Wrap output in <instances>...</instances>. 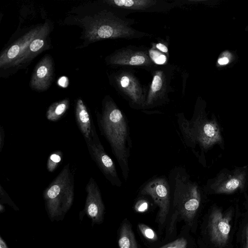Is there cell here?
<instances>
[{"label": "cell", "mask_w": 248, "mask_h": 248, "mask_svg": "<svg viewBox=\"0 0 248 248\" xmlns=\"http://www.w3.org/2000/svg\"><path fill=\"white\" fill-rule=\"evenodd\" d=\"M96 116L100 131L109 144L126 181L132 145L125 116L111 97L107 96L103 101L102 113Z\"/></svg>", "instance_id": "obj_1"}, {"label": "cell", "mask_w": 248, "mask_h": 248, "mask_svg": "<svg viewBox=\"0 0 248 248\" xmlns=\"http://www.w3.org/2000/svg\"><path fill=\"white\" fill-rule=\"evenodd\" d=\"M85 38L90 43L103 39H135L150 37L152 34L138 31L132 25L135 21L119 11L104 9L91 17L82 19Z\"/></svg>", "instance_id": "obj_2"}, {"label": "cell", "mask_w": 248, "mask_h": 248, "mask_svg": "<svg viewBox=\"0 0 248 248\" xmlns=\"http://www.w3.org/2000/svg\"><path fill=\"white\" fill-rule=\"evenodd\" d=\"M45 209L51 222L62 221L74 199V177L69 165L65 166L43 193Z\"/></svg>", "instance_id": "obj_3"}, {"label": "cell", "mask_w": 248, "mask_h": 248, "mask_svg": "<svg viewBox=\"0 0 248 248\" xmlns=\"http://www.w3.org/2000/svg\"><path fill=\"white\" fill-rule=\"evenodd\" d=\"M170 177L174 188L173 207L176 214L191 225L201 202L198 186L189 179L184 169H174Z\"/></svg>", "instance_id": "obj_4"}, {"label": "cell", "mask_w": 248, "mask_h": 248, "mask_svg": "<svg viewBox=\"0 0 248 248\" xmlns=\"http://www.w3.org/2000/svg\"><path fill=\"white\" fill-rule=\"evenodd\" d=\"M178 123L184 141L188 146L198 144L204 149L222 141L221 132L217 122L199 113L187 120L183 113L177 114Z\"/></svg>", "instance_id": "obj_5"}, {"label": "cell", "mask_w": 248, "mask_h": 248, "mask_svg": "<svg viewBox=\"0 0 248 248\" xmlns=\"http://www.w3.org/2000/svg\"><path fill=\"white\" fill-rule=\"evenodd\" d=\"M175 67L170 64L156 65L151 71L152 79L148 90L144 109L162 105L169 101L172 92L170 83Z\"/></svg>", "instance_id": "obj_6"}, {"label": "cell", "mask_w": 248, "mask_h": 248, "mask_svg": "<svg viewBox=\"0 0 248 248\" xmlns=\"http://www.w3.org/2000/svg\"><path fill=\"white\" fill-rule=\"evenodd\" d=\"M111 84L134 108L144 109L147 89L131 71L121 69L110 76Z\"/></svg>", "instance_id": "obj_7"}, {"label": "cell", "mask_w": 248, "mask_h": 248, "mask_svg": "<svg viewBox=\"0 0 248 248\" xmlns=\"http://www.w3.org/2000/svg\"><path fill=\"white\" fill-rule=\"evenodd\" d=\"M106 63L113 67H132L151 71L156 65L144 47L128 46L116 50L107 56Z\"/></svg>", "instance_id": "obj_8"}, {"label": "cell", "mask_w": 248, "mask_h": 248, "mask_svg": "<svg viewBox=\"0 0 248 248\" xmlns=\"http://www.w3.org/2000/svg\"><path fill=\"white\" fill-rule=\"evenodd\" d=\"M104 2L126 16L132 12L168 13L177 7L175 1L165 0H106Z\"/></svg>", "instance_id": "obj_9"}, {"label": "cell", "mask_w": 248, "mask_h": 248, "mask_svg": "<svg viewBox=\"0 0 248 248\" xmlns=\"http://www.w3.org/2000/svg\"><path fill=\"white\" fill-rule=\"evenodd\" d=\"M84 140L92 158L105 177L112 185L121 186L122 182L118 175L115 164L105 152L95 127L93 130L91 139Z\"/></svg>", "instance_id": "obj_10"}, {"label": "cell", "mask_w": 248, "mask_h": 248, "mask_svg": "<svg viewBox=\"0 0 248 248\" xmlns=\"http://www.w3.org/2000/svg\"><path fill=\"white\" fill-rule=\"evenodd\" d=\"M140 193L150 196L158 206V221L162 225L166 221L170 208V188L167 180L163 177L153 179L143 186Z\"/></svg>", "instance_id": "obj_11"}, {"label": "cell", "mask_w": 248, "mask_h": 248, "mask_svg": "<svg viewBox=\"0 0 248 248\" xmlns=\"http://www.w3.org/2000/svg\"><path fill=\"white\" fill-rule=\"evenodd\" d=\"M231 213H223L217 208L212 211L208 229L210 239L216 246L222 248L227 244L231 231Z\"/></svg>", "instance_id": "obj_12"}, {"label": "cell", "mask_w": 248, "mask_h": 248, "mask_svg": "<svg viewBox=\"0 0 248 248\" xmlns=\"http://www.w3.org/2000/svg\"><path fill=\"white\" fill-rule=\"evenodd\" d=\"M84 213L92 220V224H100L104 220L105 206L99 188L94 179L91 177L86 186Z\"/></svg>", "instance_id": "obj_13"}, {"label": "cell", "mask_w": 248, "mask_h": 248, "mask_svg": "<svg viewBox=\"0 0 248 248\" xmlns=\"http://www.w3.org/2000/svg\"><path fill=\"white\" fill-rule=\"evenodd\" d=\"M43 25L36 27L5 49L0 56V68L11 67L41 31Z\"/></svg>", "instance_id": "obj_14"}, {"label": "cell", "mask_w": 248, "mask_h": 248, "mask_svg": "<svg viewBox=\"0 0 248 248\" xmlns=\"http://www.w3.org/2000/svg\"><path fill=\"white\" fill-rule=\"evenodd\" d=\"M246 178L245 169H235L232 172L220 174L212 184L211 188L217 193H232L245 187Z\"/></svg>", "instance_id": "obj_15"}, {"label": "cell", "mask_w": 248, "mask_h": 248, "mask_svg": "<svg viewBox=\"0 0 248 248\" xmlns=\"http://www.w3.org/2000/svg\"><path fill=\"white\" fill-rule=\"evenodd\" d=\"M49 33L50 27L47 23H45L37 36L31 41L12 66L23 68L27 66L38 54L46 49L49 46Z\"/></svg>", "instance_id": "obj_16"}, {"label": "cell", "mask_w": 248, "mask_h": 248, "mask_svg": "<svg viewBox=\"0 0 248 248\" xmlns=\"http://www.w3.org/2000/svg\"><path fill=\"white\" fill-rule=\"evenodd\" d=\"M54 77V67L49 55L44 57L36 65L31 76L30 85L37 91H44L51 85Z\"/></svg>", "instance_id": "obj_17"}, {"label": "cell", "mask_w": 248, "mask_h": 248, "mask_svg": "<svg viewBox=\"0 0 248 248\" xmlns=\"http://www.w3.org/2000/svg\"><path fill=\"white\" fill-rule=\"evenodd\" d=\"M75 116L77 125L84 139H91L95 126L87 107L81 99H78L76 101Z\"/></svg>", "instance_id": "obj_18"}, {"label": "cell", "mask_w": 248, "mask_h": 248, "mask_svg": "<svg viewBox=\"0 0 248 248\" xmlns=\"http://www.w3.org/2000/svg\"><path fill=\"white\" fill-rule=\"evenodd\" d=\"M120 248H138L131 225L127 222L122 225L118 239Z\"/></svg>", "instance_id": "obj_19"}, {"label": "cell", "mask_w": 248, "mask_h": 248, "mask_svg": "<svg viewBox=\"0 0 248 248\" xmlns=\"http://www.w3.org/2000/svg\"><path fill=\"white\" fill-rule=\"evenodd\" d=\"M69 106V101L64 99L52 104L46 112V118L51 121H57L66 113Z\"/></svg>", "instance_id": "obj_20"}, {"label": "cell", "mask_w": 248, "mask_h": 248, "mask_svg": "<svg viewBox=\"0 0 248 248\" xmlns=\"http://www.w3.org/2000/svg\"><path fill=\"white\" fill-rule=\"evenodd\" d=\"M62 157V153L60 151H55L49 155L46 163V168L49 172H52L57 169Z\"/></svg>", "instance_id": "obj_21"}, {"label": "cell", "mask_w": 248, "mask_h": 248, "mask_svg": "<svg viewBox=\"0 0 248 248\" xmlns=\"http://www.w3.org/2000/svg\"><path fill=\"white\" fill-rule=\"evenodd\" d=\"M138 228L145 238L151 241H156L157 235L155 232L151 228L143 223H140Z\"/></svg>", "instance_id": "obj_22"}, {"label": "cell", "mask_w": 248, "mask_h": 248, "mask_svg": "<svg viewBox=\"0 0 248 248\" xmlns=\"http://www.w3.org/2000/svg\"><path fill=\"white\" fill-rule=\"evenodd\" d=\"M0 203L3 204L6 203L10 206L14 210L16 211H19V208L16 206L14 203L11 199L8 196L7 193L0 186Z\"/></svg>", "instance_id": "obj_23"}, {"label": "cell", "mask_w": 248, "mask_h": 248, "mask_svg": "<svg viewBox=\"0 0 248 248\" xmlns=\"http://www.w3.org/2000/svg\"><path fill=\"white\" fill-rule=\"evenodd\" d=\"M187 241L184 238H178L160 248H186Z\"/></svg>", "instance_id": "obj_24"}, {"label": "cell", "mask_w": 248, "mask_h": 248, "mask_svg": "<svg viewBox=\"0 0 248 248\" xmlns=\"http://www.w3.org/2000/svg\"><path fill=\"white\" fill-rule=\"evenodd\" d=\"M232 55L229 51L223 52L217 60L218 65H224L228 64L232 58Z\"/></svg>", "instance_id": "obj_25"}, {"label": "cell", "mask_w": 248, "mask_h": 248, "mask_svg": "<svg viewBox=\"0 0 248 248\" xmlns=\"http://www.w3.org/2000/svg\"><path fill=\"white\" fill-rule=\"evenodd\" d=\"M153 46L157 50L166 54L168 57L169 56V48L168 45L164 42H159L157 43H153Z\"/></svg>", "instance_id": "obj_26"}, {"label": "cell", "mask_w": 248, "mask_h": 248, "mask_svg": "<svg viewBox=\"0 0 248 248\" xmlns=\"http://www.w3.org/2000/svg\"><path fill=\"white\" fill-rule=\"evenodd\" d=\"M242 240L244 248H248V224H246L244 227Z\"/></svg>", "instance_id": "obj_27"}, {"label": "cell", "mask_w": 248, "mask_h": 248, "mask_svg": "<svg viewBox=\"0 0 248 248\" xmlns=\"http://www.w3.org/2000/svg\"><path fill=\"white\" fill-rule=\"evenodd\" d=\"M147 208V204L144 201H140L136 205L135 209L137 211L142 212Z\"/></svg>", "instance_id": "obj_28"}, {"label": "cell", "mask_w": 248, "mask_h": 248, "mask_svg": "<svg viewBox=\"0 0 248 248\" xmlns=\"http://www.w3.org/2000/svg\"><path fill=\"white\" fill-rule=\"evenodd\" d=\"M0 151L1 152L2 149V148H3V144H4V131L3 130V129H2V126H0Z\"/></svg>", "instance_id": "obj_29"}, {"label": "cell", "mask_w": 248, "mask_h": 248, "mask_svg": "<svg viewBox=\"0 0 248 248\" xmlns=\"http://www.w3.org/2000/svg\"><path fill=\"white\" fill-rule=\"evenodd\" d=\"M0 248H9L1 235H0Z\"/></svg>", "instance_id": "obj_30"}, {"label": "cell", "mask_w": 248, "mask_h": 248, "mask_svg": "<svg viewBox=\"0 0 248 248\" xmlns=\"http://www.w3.org/2000/svg\"><path fill=\"white\" fill-rule=\"evenodd\" d=\"M5 208L4 204L0 203V213H2L5 212Z\"/></svg>", "instance_id": "obj_31"}, {"label": "cell", "mask_w": 248, "mask_h": 248, "mask_svg": "<svg viewBox=\"0 0 248 248\" xmlns=\"http://www.w3.org/2000/svg\"><path fill=\"white\" fill-rule=\"evenodd\" d=\"M247 30H248V28H247Z\"/></svg>", "instance_id": "obj_32"}]
</instances>
